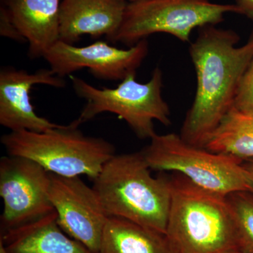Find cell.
<instances>
[{"instance_id":"6da1fadb","label":"cell","mask_w":253,"mask_h":253,"mask_svg":"<svg viewBox=\"0 0 253 253\" xmlns=\"http://www.w3.org/2000/svg\"><path fill=\"white\" fill-rule=\"evenodd\" d=\"M239 41L236 32L208 25L201 28L190 45L197 88L180 134L190 144L204 148L211 133L234 107L240 83L253 58V31L246 44L236 46Z\"/></svg>"},{"instance_id":"2e32d148","label":"cell","mask_w":253,"mask_h":253,"mask_svg":"<svg viewBox=\"0 0 253 253\" xmlns=\"http://www.w3.org/2000/svg\"><path fill=\"white\" fill-rule=\"evenodd\" d=\"M204 148L241 161L253 160V111L232 107L211 133Z\"/></svg>"},{"instance_id":"7402d4cb","label":"cell","mask_w":253,"mask_h":253,"mask_svg":"<svg viewBox=\"0 0 253 253\" xmlns=\"http://www.w3.org/2000/svg\"><path fill=\"white\" fill-rule=\"evenodd\" d=\"M0 253H7L1 241H0Z\"/></svg>"},{"instance_id":"603a6c76","label":"cell","mask_w":253,"mask_h":253,"mask_svg":"<svg viewBox=\"0 0 253 253\" xmlns=\"http://www.w3.org/2000/svg\"><path fill=\"white\" fill-rule=\"evenodd\" d=\"M124 1H126V0H124ZM129 1H138V0H129Z\"/></svg>"},{"instance_id":"44dd1931","label":"cell","mask_w":253,"mask_h":253,"mask_svg":"<svg viewBox=\"0 0 253 253\" xmlns=\"http://www.w3.org/2000/svg\"><path fill=\"white\" fill-rule=\"evenodd\" d=\"M246 173H247L248 177L252 186L253 193V161H248L246 163H243Z\"/></svg>"},{"instance_id":"4fadbf2b","label":"cell","mask_w":253,"mask_h":253,"mask_svg":"<svg viewBox=\"0 0 253 253\" xmlns=\"http://www.w3.org/2000/svg\"><path fill=\"white\" fill-rule=\"evenodd\" d=\"M62 0H2L18 33L28 42L31 59L44 57L60 41L59 14Z\"/></svg>"},{"instance_id":"9c48e42d","label":"cell","mask_w":253,"mask_h":253,"mask_svg":"<svg viewBox=\"0 0 253 253\" xmlns=\"http://www.w3.org/2000/svg\"><path fill=\"white\" fill-rule=\"evenodd\" d=\"M49 197L61 229L91 252L100 253L109 217L94 188L80 176L51 173Z\"/></svg>"},{"instance_id":"5b68a950","label":"cell","mask_w":253,"mask_h":253,"mask_svg":"<svg viewBox=\"0 0 253 253\" xmlns=\"http://www.w3.org/2000/svg\"><path fill=\"white\" fill-rule=\"evenodd\" d=\"M135 78L136 74H131L117 87L98 89L81 78L71 76L76 94L86 101L77 119L79 123L82 125L102 113H113L142 139H151L156 134L155 121L169 126L170 111L162 96L161 68H155L148 83H139Z\"/></svg>"},{"instance_id":"ac0fdd59","label":"cell","mask_w":253,"mask_h":253,"mask_svg":"<svg viewBox=\"0 0 253 253\" xmlns=\"http://www.w3.org/2000/svg\"><path fill=\"white\" fill-rule=\"evenodd\" d=\"M234 107L253 111V58L241 80Z\"/></svg>"},{"instance_id":"9a60e30c","label":"cell","mask_w":253,"mask_h":253,"mask_svg":"<svg viewBox=\"0 0 253 253\" xmlns=\"http://www.w3.org/2000/svg\"><path fill=\"white\" fill-rule=\"evenodd\" d=\"M100 253H178L167 235L126 219L109 217Z\"/></svg>"},{"instance_id":"8fae6325","label":"cell","mask_w":253,"mask_h":253,"mask_svg":"<svg viewBox=\"0 0 253 253\" xmlns=\"http://www.w3.org/2000/svg\"><path fill=\"white\" fill-rule=\"evenodd\" d=\"M36 84L64 87L66 82L51 69L35 73L24 70L4 68L0 72V125L10 131L43 132L61 125L50 122L38 116L31 103L30 92Z\"/></svg>"},{"instance_id":"5bb4252c","label":"cell","mask_w":253,"mask_h":253,"mask_svg":"<svg viewBox=\"0 0 253 253\" xmlns=\"http://www.w3.org/2000/svg\"><path fill=\"white\" fill-rule=\"evenodd\" d=\"M7 253H94L60 227L56 212L3 232Z\"/></svg>"},{"instance_id":"277c9868","label":"cell","mask_w":253,"mask_h":253,"mask_svg":"<svg viewBox=\"0 0 253 253\" xmlns=\"http://www.w3.org/2000/svg\"><path fill=\"white\" fill-rule=\"evenodd\" d=\"M81 125L75 120L43 132L10 131L1 136V143L9 156L32 160L51 174L94 180L116 150L102 138L85 135Z\"/></svg>"},{"instance_id":"52a82bcc","label":"cell","mask_w":253,"mask_h":253,"mask_svg":"<svg viewBox=\"0 0 253 253\" xmlns=\"http://www.w3.org/2000/svg\"><path fill=\"white\" fill-rule=\"evenodd\" d=\"M229 13L241 14L236 4L208 0H138L126 4L122 23L111 42L132 46L155 33L189 42L193 30L224 21Z\"/></svg>"},{"instance_id":"7a4b0ae2","label":"cell","mask_w":253,"mask_h":253,"mask_svg":"<svg viewBox=\"0 0 253 253\" xmlns=\"http://www.w3.org/2000/svg\"><path fill=\"white\" fill-rule=\"evenodd\" d=\"M141 151L115 155L92 186L109 217L126 219L166 234L172 184L151 176Z\"/></svg>"},{"instance_id":"3957f363","label":"cell","mask_w":253,"mask_h":253,"mask_svg":"<svg viewBox=\"0 0 253 253\" xmlns=\"http://www.w3.org/2000/svg\"><path fill=\"white\" fill-rule=\"evenodd\" d=\"M166 235L178 253H239L226 196L211 192L185 176L171 179Z\"/></svg>"},{"instance_id":"e0dca14e","label":"cell","mask_w":253,"mask_h":253,"mask_svg":"<svg viewBox=\"0 0 253 253\" xmlns=\"http://www.w3.org/2000/svg\"><path fill=\"white\" fill-rule=\"evenodd\" d=\"M239 253H253V193L239 191L226 196Z\"/></svg>"},{"instance_id":"30bf717a","label":"cell","mask_w":253,"mask_h":253,"mask_svg":"<svg viewBox=\"0 0 253 253\" xmlns=\"http://www.w3.org/2000/svg\"><path fill=\"white\" fill-rule=\"evenodd\" d=\"M148 53L146 39L127 49H118L102 41L78 47L59 41L43 58L60 78L88 68L97 79L122 81L129 75L136 74Z\"/></svg>"},{"instance_id":"ba28073f","label":"cell","mask_w":253,"mask_h":253,"mask_svg":"<svg viewBox=\"0 0 253 253\" xmlns=\"http://www.w3.org/2000/svg\"><path fill=\"white\" fill-rule=\"evenodd\" d=\"M51 173L28 158L8 156L0 160L2 232L55 212L49 197Z\"/></svg>"},{"instance_id":"7c38bea8","label":"cell","mask_w":253,"mask_h":253,"mask_svg":"<svg viewBox=\"0 0 253 253\" xmlns=\"http://www.w3.org/2000/svg\"><path fill=\"white\" fill-rule=\"evenodd\" d=\"M124 0H62L60 6V41L73 44L82 36H105L111 42L122 23Z\"/></svg>"},{"instance_id":"d6986e66","label":"cell","mask_w":253,"mask_h":253,"mask_svg":"<svg viewBox=\"0 0 253 253\" xmlns=\"http://www.w3.org/2000/svg\"><path fill=\"white\" fill-rule=\"evenodd\" d=\"M0 35L18 42H25L11 21L7 8L4 5L0 6Z\"/></svg>"},{"instance_id":"8992f818","label":"cell","mask_w":253,"mask_h":253,"mask_svg":"<svg viewBox=\"0 0 253 253\" xmlns=\"http://www.w3.org/2000/svg\"><path fill=\"white\" fill-rule=\"evenodd\" d=\"M141 153L151 169L178 172L211 192H253L244 161L190 144L175 133L155 134Z\"/></svg>"},{"instance_id":"cb8c5ba5","label":"cell","mask_w":253,"mask_h":253,"mask_svg":"<svg viewBox=\"0 0 253 253\" xmlns=\"http://www.w3.org/2000/svg\"><path fill=\"white\" fill-rule=\"evenodd\" d=\"M1 1H2V0H1Z\"/></svg>"},{"instance_id":"ffe728a7","label":"cell","mask_w":253,"mask_h":253,"mask_svg":"<svg viewBox=\"0 0 253 253\" xmlns=\"http://www.w3.org/2000/svg\"><path fill=\"white\" fill-rule=\"evenodd\" d=\"M236 4L241 9V14L253 18V0H236Z\"/></svg>"}]
</instances>
